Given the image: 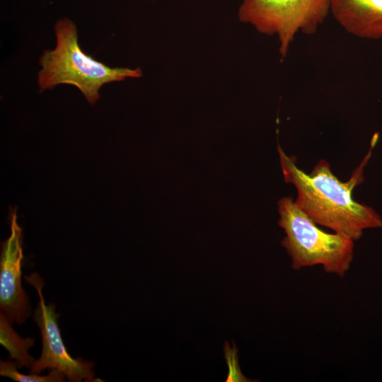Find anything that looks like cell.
I'll return each instance as SVG.
<instances>
[{
	"instance_id": "4",
	"label": "cell",
	"mask_w": 382,
	"mask_h": 382,
	"mask_svg": "<svg viewBox=\"0 0 382 382\" xmlns=\"http://www.w3.org/2000/svg\"><path fill=\"white\" fill-rule=\"evenodd\" d=\"M329 14L330 0H242L238 12L240 21L277 37L282 59L298 33L315 34Z\"/></svg>"
},
{
	"instance_id": "1",
	"label": "cell",
	"mask_w": 382,
	"mask_h": 382,
	"mask_svg": "<svg viewBox=\"0 0 382 382\" xmlns=\"http://www.w3.org/2000/svg\"><path fill=\"white\" fill-rule=\"evenodd\" d=\"M376 140L374 137L369 151L346 182L334 175L325 159L319 160L310 173L303 172L296 166L295 158L287 156L277 145L284 181L296 190L295 203L318 225L354 241L359 240L366 229L382 228L381 216L352 198L354 188L364 180V168Z\"/></svg>"
},
{
	"instance_id": "8",
	"label": "cell",
	"mask_w": 382,
	"mask_h": 382,
	"mask_svg": "<svg viewBox=\"0 0 382 382\" xmlns=\"http://www.w3.org/2000/svg\"><path fill=\"white\" fill-rule=\"evenodd\" d=\"M11 323L5 314L0 313V343L8 351L11 359L19 369L25 366L30 369L35 359L29 354L28 350L33 346V338H23L13 329Z\"/></svg>"
},
{
	"instance_id": "6",
	"label": "cell",
	"mask_w": 382,
	"mask_h": 382,
	"mask_svg": "<svg viewBox=\"0 0 382 382\" xmlns=\"http://www.w3.org/2000/svg\"><path fill=\"white\" fill-rule=\"evenodd\" d=\"M11 234L2 243L0 259V308L11 323L23 324L32 311L22 286L23 233L17 209L10 210Z\"/></svg>"
},
{
	"instance_id": "10",
	"label": "cell",
	"mask_w": 382,
	"mask_h": 382,
	"mask_svg": "<svg viewBox=\"0 0 382 382\" xmlns=\"http://www.w3.org/2000/svg\"><path fill=\"white\" fill-rule=\"evenodd\" d=\"M238 349L235 344L230 347L227 341L224 342V354L226 362L228 366V373L226 382H251L252 381L246 378L241 372L238 360Z\"/></svg>"
},
{
	"instance_id": "9",
	"label": "cell",
	"mask_w": 382,
	"mask_h": 382,
	"mask_svg": "<svg viewBox=\"0 0 382 382\" xmlns=\"http://www.w3.org/2000/svg\"><path fill=\"white\" fill-rule=\"evenodd\" d=\"M17 363L11 360L0 361V375L18 382H62L66 379L65 376L57 370L50 371L49 374L40 376V374L25 375L18 371Z\"/></svg>"
},
{
	"instance_id": "7",
	"label": "cell",
	"mask_w": 382,
	"mask_h": 382,
	"mask_svg": "<svg viewBox=\"0 0 382 382\" xmlns=\"http://www.w3.org/2000/svg\"><path fill=\"white\" fill-rule=\"evenodd\" d=\"M330 14L353 36L382 37V0H330Z\"/></svg>"
},
{
	"instance_id": "5",
	"label": "cell",
	"mask_w": 382,
	"mask_h": 382,
	"mask_svg": "<svg viewBox=\"0 0 382 382\" xmlns=\"http://www.w3.org/2000/svg\"><path fill=\"white\" fill-rule=\"evenodd\" d=\"M26 280L37 291L39 301L34 310L33 318L40 330L42 340L41 354L30 368L29 374H40L48 369L62 373L69 381H98L95 378L93 362L81 357L73 358L67 352L62 338L53 303L46 304L42 294L44 282L35 272L25 277Z\"/></svg>"
},
{
	"instance_id": "2",
	"label": "cell",
	"mask_w": 382,
	"mask_h": 382,
	"mask_svg": "<svg viewBox=\"0 0 382 382\" xmlns=\"http://www.w3.org/2000/svg\"><path fill=\"white\" fill-rule=\"evenodd\" d=\"M56 46L41 54L37 74L40 91L59 84L76 86L86 100L94 105L100 99L99 91L108 83L139 78V68L110 67L85 53L79 45L75 23L68 18L59 19L54 26Z\"/></svg>"
},
{
	"instance_id": "3",
	"label": "cell",
	"mask_w": 382,
	"mask_h": 382,
	"mask_svg": "<svg viewBox=\"0 0 382 382\" xmlns=\"http://www.w3.org/2000/svg\"><path fill=\"white\" fill-rule=\"evenodd\" d=\"M277 205L278 225L285 233L281 245L291 258L292 268L320 265L327 273L344 277L354 257V241L323 231L291 197H281Z\"/></svg>"
}]
</instances>
